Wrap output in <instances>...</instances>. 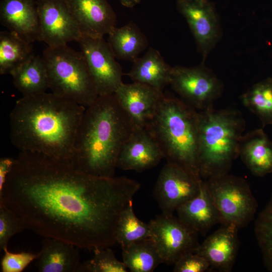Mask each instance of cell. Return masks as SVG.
<instances>
[{
	"instance_id": "cb8c5ba5",
	"label": "cell",
	"mask_w": 272,
	"mask_h": 272,
	"mask_svg": "<svg viewBox=\"0 0 272 272\" xmlns=\"http://www.w3.org/2000/svg\"><path fill=\"white\" fill-rule=\"evenodd\" d=\"M10 75L14 85L23 97L44 93L49 89L45 63L39 55L34 54Z\"/></svg>"
},
{
	"instance_id": "f1b7e54d",
	"label": "cell",
	"mask_w": 272,
	"mask_h": 272,
	"mask_svg": "<svg viewBox=\"0 0 272 272\" xmlns=\"http://www.w3.org/2000/svg\"><path fill=\"white\" fill-rule=\"evenodd\" d=\"M255 233L264 265L272 271V196L256 221Z\"/></svg>"
},
{
	"instance_id": "4fadbf2b",
	"label": "cell",
	"mask_w": 272,
	"mask_h": 272,
	"mask_svg": "<svg viewBox=\"0 0 272 272\" xmlns=\"http://www.w3.org/2000/svg\"><path fill=\"white\" fill-rule=\"evenodd\" d=\"M176 8L186 20L204 61L221 34L215 6L209 0H177Z\"/></svg>"
},
{
	"instance_id": "484cf974",
	"label": "cell",
	"mask_w": 272,
	"mask_h": 272,
	"mask_svg": "<svg viewBox=\"0 0 272 272\" xmlns=\"http://www.w3.org/2000/svg\"><path fill=\"white\" fill-rule=\"evenodd\" d=\"M121 248L122 261L131 272H152L163 263L151 237Z\"/></svg>"
},
{
	"instance_id": "ba28073f",
	"label": "cell",
	"mask_w": 272,
	"mask_h": 272,
	"mask_svg": "<svg viewBox=\"0 0 272 272\" xmlns=\"http://www.w3.org/2000/svg\"><path fill=\"white\" fill-rule=\"evenodd\" d=\"M181 100L198 111L214 107L222 95L223 84L204 64L173 67L170 84Z\"/></svg>"
},
{
	"instance_id": "8fae6325",
	"label": "cell",
	"mask_w": 272,
	"mask_h": 272,
	"mask_svg": "<svg viewBox=\"0 0 272 272\" xmlns=\"http://www.w3.org/2000/svg\"><path fill=\"white\" fill-rule=\"evenodd\" d=\"M202 181L180 167L167 162L159 174L153 191L162 214L173 215L179 207L198 193Z\"/></svg>"
},
{
	"instance_id": "836d02e7",
	"label": "cell",
	"mask_w": 272,
	"mask_h": 272,
	"mask_svg": "<svg viewBox=\"0 0 272 272\" xmlns=\"http://www.w3.org/2000/svg\"><path fill=\"white\" fill-rule=\"evenodd\" d=\"M15 158L2 157L0 159V192L2 191L7 177L11 172Z\"/></svg>"
},
{
	"instance_id": "e575fe53",
	"label": "cell",
	"mask_w": 272,
	"mask_h": 272,
	"mask_svg": "<svg viewBox=\"0 0 272 272\" xmlns=\"http://www.w3.org/2000/svg\"><path fill=\"white\" fill-rule=\"evenodd\" d=\"M121 4L127 8H132L139 4L142 0H119Z\"/></svg>"
},
{
	"instance_id": "e0dca14e",
	"label": "cell",
	"mask_w": 272,
	"mask_h": 272,
	"mask_svg": "<svg viewBox=\"0 0 272 272\" xmlns=\"http://www.w3.org/2000/svg\"><path fill=\"white\" fill-rule=\"evenodd\" d=\"M238 229L232 225H223L199 244L195 253L205 258L211 268L231 271L238 251Z\"/></svg>"
},
{
	"instance_id": "6da1fadb",
	"label": "cell",
	"mask_w": 272,
	"mask_h": 272,
	"mask_svg": "<svg viewBox=\"0 0 272 272\" xmlns=\"http://www.w3.org/2000/svg\"><path fill=\"white\" fill-rule=\"evenodd\" d=\"M140 188L126 177L93 176L69 162L21 151L0 199L38 235L94 250L116 243L120 216Z\"/></svg>"
},
{
	"instance_id": "7402d4cb",
	"label": "cell",
	"mask_w": 272,
	"mask_h": 272,
	"mask_svg": "<svg viewBox=\"0 0 272 272\" xmlns=\"http://www.w3.org/2000/svg\"><path fill=\"white\" fill-rule=\"evenodd\" d=\"M127 75L133 82L145 84L163 91L170 84L173 67L160 52L150 47L146 53L133 62Z\"/></svg>"
},
{
	"instance_id": "d4e9b609",
	"label": "cell",
	"mask_w": 272,
	"mask_h": 272,
	"mask_svg": "<svg viewBox=\"0 0 272 272\" xmlns=\"http://www.w3.org/2000/svg\"><path fill=\"white\" fill-rule=\"evenodd\" d=\"M34 54L32 43L9 31L0 32V74L11 73Z\"/></svg>"
},
{
	"instance_id": "d6986e66",
	"label": "cell",
	"mask_w": 272,
	"mask_h": 272,
	"mask_svg": "<svg viewBox=\"0 0 272 272\" xmlns=\"http://www.w3.org/2000/svg\"><path fill=\"white\" fill-rule=\"evenodd\" d=\"M176 212L182 222L202 235H205L216 224H222L205 180L202 181L198 193L182 205Z\"/></svg>"
},
{
	"instance_id": "7c38bea8",
	"label": "cell",
	"mask_w": 272,
	"mask_h": 272,
	"mask_svg": "<svg viewBox=\"0 0 272 272\" xmlns=\"http://www.w3.org/2000/svg\"><path fill=\"white\" fill-rule=\"evenodd\" d=\"M40 41L48 47L78 41L82 36L67 0H37Z\"/></svg>"
},
{
	"instance_id": "52a82bcc",
	"label": "cell",
	"mask_w": 272,
	"mask_h": 272,
	"mask_svg": "<svg viewBox=\"0 0 272 272\" xmlns=\"http://www.w3.org/2000/svg\"><path fill=\"white\" fill-rule=\"evenodd\" d=\"M205 180L222 225H232L240 229L250 223L258 203L245 179L227 173Z\"/></svg>"
},
{
	"instance_id": "d6a6232c",
	"label": "cell",
	"mask_w": 272,
	"mask_h": 272,
	"mask_svg": "<svg viewBox=\"0 0 272 272\" xmlns=\"http://www.w3.org/2000/svg\"><path fill=\"white\" fill-rule=\"evenodd\" d=\"M174 265L175 272H204L210 268L208 261L195 252L184 254Z\"/></svg>"
},
{
	"instance_id": "2e32d148",
	"label": "cell",
	"mask_w": 272,
	"mask_h": 272,
	"mask_svg": "<svg viewBox=\"0 0 272 272\" xmlns=\"http://www.w3.org/2000/svg\"><path fill=\"white\" fill-rule=\"evenodd\" d=\"M82 35L103 37L115 27L116 16L107 0H67Z\"/></svg>"
},
{
	"instance_id": "ffe728a7",
	"label": "cell",
	"mask_w": 272,
	"mask_h": 272,
	"mask_svg": "<svg viewBox=\"0 0 272 272\" xmlns=\"http://www.w3.org/2000/svg\"><path fill=\"white\" fill-rule=\"evenodd\" d=\"M74 245L62 240L44 237L36 259L40 272H79L81 262Z\"/></svg>"
},
{
	"instance_id": "4316f807",
	"label": "cell",
	"mask_w": 272,
	"mask_h": 272,
	"mask_svg": "<svg viewBox=\"0 0 272 272\" xmlns=\"http://www.w3.org/2000/svg\"><path fill=\"white\" fill-rule=\"evenodd\" d=\"M244 106L260 119L263 126L272 124V78L251 87L241 97Z\"/></svg>"
},
{
	"instance_id": "603a6c76",
	"label": "cell",
	"mask_w": 272,
	"mask_h": 272,
	"mask_svg": "<svg viewBox=\"0 0 272 272\" xmlns=\"http://www.w3.org/2000/svg\"><path fill=\"white\" fill-rule=\"evenodd\" d=\"M108 43L116 58L133 62L146 49L148 41L138 26L130 22L108 34Z\"/></svg>"
},
{
	"instance_id": "30bf717a",
	"label": "cell",
	"mask_w": 272,
	"mask_h": 272,
	"mask_svg": "<svg viewBox=\"0 0 272 272\" xmlns=\"http://www.w3.org/2000/svg\"><path fill=\"white\" fill-rule=\"evenodd\" d=\"M99 96L113 94L122 81V69L103 37L82 35L77 41Z\"/></svg>"
},
{
	"instance_id": "4dcf8cb0",
	"label": "cell",
	"mask_w": 272,
	"mask_h": 272,
	"mask_svg": "<svg viewBox=\"0 0 272 272\" xmlns=\"http://www.w3.org/2000/svg\"><path fill=\"white\" fill-rule=\"evenodd\" d=\"M28 227L24 221L0 199V249L8 248L11 238Z\"/></svg>"
},
{
	"instance_id": "5b68a950",
	"label": "cell",
	"mask_w": 272,
	"mask_h": 272,
	"mask_svg": "<svg viewBox=\"0 0 272 272\" xmlns=\"http://www.w3.org/2000/svg\"><path fill=\"white\" fill-rule=\"evenodd\" d=\"M198 112V161L202 180L228 173L239 157L246 127L241 112L214 107Z\"/></svg>"
},
{
	"instance_id": "9a60e30c",
	"label": "cell",
	"mask_w": 272,
	"mask_h": 272,
	"mask_svg": "<svg viewBox=\"0 0 272 272\" xmlns=\"http://www.w3.org/2000/svg\"><path fill=\"white\" fill-rule=\"evenodd\" d=\"M163 158L157 144L146 128H135L123 145L117 168L142 172L157 166Z\"/></svg>"
},
{
	"instance_id": "5bb4252c",
	"label": "cell",
	"mask_w": 272,
	"mask_h": 272,
	"mask_svg": "<svg viewBox=\"0 0 272 272\" xmlns=\"http://www.w3.org/2000/svg\"><path fill=\"white\" fill-rule=\"evenodd\" d=\"M135 128H145L153 117L164 94L148 85L122 83L113 94Z\"/></svg>"
},
{
	"instance_id": "1f68e13d",
	"label": "cell",
	"mask_w": 272,
	"mask_h": 272,
	"mask_svg": "<svg viewBox=\"0 0 272 272\" xmlns=\"http://www.w3.org/2000/svg\"><path fill=\"white\" fill-rule=\"evenodd\" d=\"M3 251L4 254L1 262L2 272H22L38 256V253H15L9 251L8 248Z\"/></svg>"
},
{
	"instance_id": "ac0fdd59",
	"label": "cell",
	"mask_w": 272,
	"mask_h": 272,
	"mask_svg": "<svg viewBox=\"0 0 272 272\" xmlns=\"http://www.w3.org/2000/svg\"><path fill=\"white\" fill-rule=\"evenodd\" d=\"M0 21L9 31L28 43L40 41V25L35 0H2Z\"/></svg>"
},
{
	"instance_id": "7a4b0ae2",
	"label": "cell",
	"mask_w": 272,
	"mask_h": 272,
	"mask_svg": "<svg viewBox=\"0 0 272 272\" xmlns=\"http://www.w3.org/2000/svg\"><path fill=\"white\" fill-rule=\"evenodd\" d=\"M86 108L52 93L22 97L10 114L11 141L21 151L70 163Z\"/></svg>"
},
{
	"instance_id": "277c9868",
	"label": "cell",
	"mask_w": 272,
	"mask_h": 272,
	"mask_svg": "<svg viewBox=\"0 0 272 272\" xmlns=\"http://www.w3.org/2000/svg\"><path fill=\"white\" fill-rule=\"evenodd\" d=\"M167 162L182 168L198 180V112L181 99L163 95L145 127Z\"/></svg>"
},
{
	"instance_id": "f546056e",
	"label": "cell",
	"mask_w": 272,
	"mask_h": 272,
	"mask_svg": "<svg viewBox=\"0 0 272 272\" xmlns=\"http://www.w3.org/2000/svg\"><path fill=\"white\" fill-rule=\"evenodd\" d=\"M90 259L81 262L79 272H127L128 269L123 262L116 257L112 249L96 248Z\"/></svg>"
},
{
	"instance_id": "8992f818",
	"label": "cell",
	"mask_w": 272,
	"mask_h": 272,
	"mask_svg": "<svg viewBox=\"0 0 272 272\" xmlns=\"http://www.w3.org/2000/svg\"><path fill=\"white\" fill-rule=\"evenodd\" d=\"M42 57L51 93L85 107L95 101L99 95L81 51L67 45L47 46Z\"/></svg>"
},
{
	"instance_id": "9c48e42d",
	"label": "cell",
	"mask_w": 272,
	"mask_h": 272,
	"mask_svg": "<svg viewBox=\"0 0 272 272\" xmlns=\"http://www.w3.org/2000/svg\"><path fill=\"white\" fill-rule=\"evenodd\" d=\"M149 223L163 263L174 264L184 254L195 252L199 245L198 234L174 215L161 214Z\"/></svg>"
},
{
	"instance_id": "44dd1931",
	"label": "cell",
	"mask_w": 272,
	"mask_h": 272,
	"mask_svg": "<svg viewBox=\"0 0 272 272\" xmlns=\"http://www.w3.org/2000/svg\"><path fill=\"white\" fill-rule=\"evenodd\" d=\"M239 157L256 176L263 177L272 173V142L262 128L242 135Z\"/></svg>"
},
{
	"instance_id": "3957f363",
	"label": "cell",
	"mask_w": 272,
	"mask_h": 272,
	"mask_svg": "<svg viewBox=\"0 0 272 272\" xmlns=\"http://www.w3.org/2000/svg\"><path fill=\"white\" fill-rule=\"evenodd\" d=\"M135 128L114 94L99 96L86 108L70 163L86 174L114 177L121 147Z\"/></svg>"
},
{
	"instance_id": "83f0119b",
	"label": "cell",
	"mask_w": 272,
	"mask_h": 272,
	"mask_svg": "<svg viewBox=\"0 0 272 272\" xmlns=\"http://www.w3.org/2000/svg\"><path fill=\"white\" fill-rule=\"evenodd\" d=\"M151 237L149 223H145L135 215L132 202L122 212L116 232V243L121 247Z\"/></svg>"
}]
</instances>
